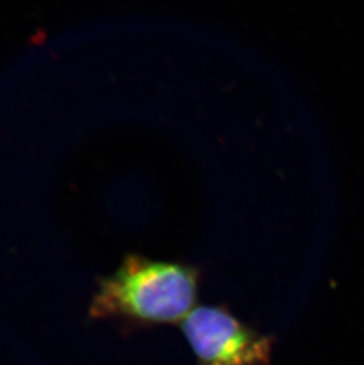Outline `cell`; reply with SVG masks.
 Instances as JSON below:
<instances>
[{
  "label": "cell",
  "instance_id": "7a4b0ae2",
  "mask_svg": "<svg viewBox=\"0 0 364 365\" xmlns=\"http://www.w3.org/2000/svg\"><path fill=\"white\" fill-rule=\"evenodd\" d=\"M181 329L200 365H268V338L220 307H196Z\"/></svg>",
  "mask_w": 364,
  "mask_h": 365
},
{
  "label": "cell",
  "instance_id": "6da1fadb",
  "mask_svg": "<svg viewBox=\"0 0 364 365\" xmlns=\"http://www.w3.org/2000/svg\"><path fill=\"white\" fill-rule=\"evenodd\" d=\"M198 276L188 266L131 257L101 284L93 317L143 324L182 323L196 309Z\"/></svg>",
  "mask_w": 364,
  "mask_h": 365
}]
</instances>
